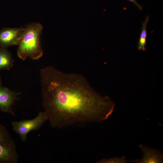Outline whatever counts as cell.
Segmentation results:
<instances>
[{
	"instance_id": "cell-3",
	"label": "cell",
	"mask_w": 163,
	"mask_h": 163,
	"mask_svg": "<svg viewBox=\"0 0 163 163\" xmlns=\"http://www.w3.org/2000/svg\"><path fill=\"white\" fill-rule=\"evenodd\" d=\"M18 159L14 140L6 127L0 124V163H17Z\"/></svg>"
},
{
	"instance_id": "cell-9",
	"label": "cell",
	"mask_w": 163,
	"mask_h": 163,
	"mask_svg": "<svg viewBox=\"0 0 163 163\" xmlns=\"http://www.w3.org/2000/svg\"><path fill=\"white\" fill-rule=\"evenodd\" d=\"M149 17L147 16L142 25V29L138 43V49L139 50L145 51L146 50V38L147 35V25Z\"/></svg>"
},
{
	"instance_id": "cell-5",
	"label": "cell",
	"mask_w": 163,
	"mask_h": 163,
	"mask_svg": "<svg viewBox=\"0 0 163 163\" xmlns=\"http://www.w3.org/2000/svg\"><path fill=\"white\" fill-rule=\"evenodd\" d=\"M21 93L11 90L0 85V110L10 113L13 117L15 115L12 108L14 102L19 99Z\"/></svg>"
},
{
	"instance_id": "cell-8",
	"label": "cell",
	"mask_w": 163,
	"mask_h": 163,
	"mask_svg": "<svg viewBox=\"0 0 163 163\" xmlns=\"http://www.w3.org/2000/svg\"><path fill=\"white\" fill-rule=\"evenodd\" d=\"M14 60L11 53L6 48L0 47V71L9 70L12 68Z\"/></svg>"
},
{
	"instance_id": "cell-12",
	"label": "cell",
	"mask_w": 163,
	"mask_h": 163,
	"mask_svg": "<svg viewBox=\"0 0 163 163\" xmlns=\"http://www.w3.org/2000/svg\"><path fill=\"white\" fill-rule=\"evenodd\" d=\"M1 84V78L0 76V85Z\"/></svg>"
},
{
	"instance_id": "cell-1",
	"label": "cell",
	"mask_w": 163,
	"mask_h": 163,
	"mask_svg": "<svg viewBox=\"0 0 163 163\" xmlns=\"http://www.w3.org/2000/svg\"><path fill=\"white\" fill-rule=\"evenodd\" d=\"M42 105L51 126L62 128L78 123L107 119L115 104L95 91L86 78L48 66L40 71Z\"/></svg>"
},
{
	"instance_id": "cell-7",
	"label": "cell",
	"mask_w": 163,
	"mask_h": 163,
	"mask_svg": "<svg viewBox=\"0 0 163 163\" xmlns=\"http://www.w3.org/2000/svg\"><path fill=\"white\" fill-rule=\"evenodd\" d=\"M139 146L144 153L143 157L140 159L133 160L131 161L138 163L163 162V155L160 150L156 149H152L142 145H140Z\"/></svg>"
},
{
	"instance_id": "cell-2",
	"label": "cell",
	"mask_w": 163,
	"mask_h": 163,
	"mask_svg": "<svg viewBox=\"0 0 163 163\" xmlns=\"http://www.w3.org/2000/svg\"><path fill=\"white\" fill-rule=\"evenodd\" d=\"M42 28V25L38 23L31 24L24 28L17 51L18 56L22 60L28 57L37 60L42 56L43 51L40 41Z\"/></svg>"
},
{
	"instance_id": "cell-6",
	"label": "cell",
	"mask_w": 163,
	"mask_h": 163,
	"mask_svg": "<svg viewBox=\"0 0 163 163\" xmlns=\"http://www.w3.org/2000/svg\"><path fill=\"white\" fill-rule=\"evenodd\" d=\"M24 30L23 28H4L0 30V46L18 45Z\"/></svg>"
},
{
	"instance_id": "cell-10",
	"label": "cell",
	"mask_w": 163,
	"mask_h": 163,
	"mask_svg": "<svg viewBox=\"0 0 163 163\" xmlns=\"http://www.w3.org/2000/svg\"><path fill=\"white\" fill-rule=\"evenodd\" d=\"M130 160H126L124 156L120 157H114L108 159H103L97 161L98 163H126Z\"/></svg>"
},
{
	"instance_id": "cell-4",
	"label": "cell",
	"mask_w": 163,
	"mask_h": 163,
	"mask_svg": "<svg viewBox=\"0 0 163 163\" xmlns=\"http://www.w3.org/2000/svg\"><path fill=\"white\" fill-rule=\"evenodd\" d=\"M47 120L48 117L45 113L40 111L32 119L14 121L11 125L14 131L19 135L22 141L25 142L30 132L38 129Z\"/></svg>"
},
{
	"instance_id": "cell-11",
	"label": "cell",
	"mask_w": 163,
	"mask_h": 163,
	"mask_svg": "<svg viewBox=\"0 0 163 163\" xmlns=\"http://www.w3.org/2000/svg\"><path fill=\"white\" fill-rule=\"evenodd\" d=\"M128 1L133 3L135 5L139 10L142 9V6L140 5L136 0H127Z\"/></svg>"
}]
</instances>
